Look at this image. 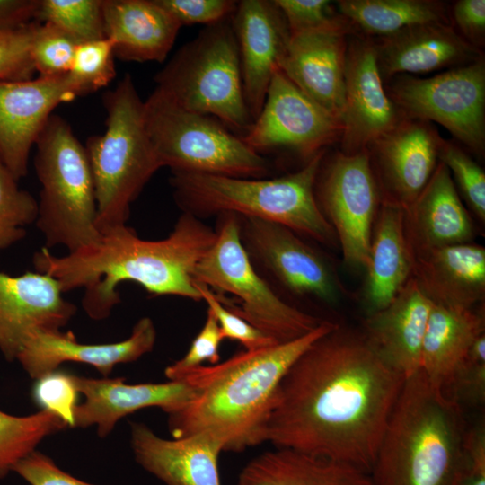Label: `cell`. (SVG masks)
Here are the masks:
<instances>
[{
	"label": "cell",
	"mask_w": 485,
	"mask_h": 485,
	"mask_svg": "<svg viewBox=\"0 0 485 485\" xmlns=\"http://www.w3.org/2000/svg\"><path fill=\"white\" fill-rule=\"evenodd\" d=\"M32 22L19 29L0 32V81L31 79L35 71L31 44L39 25Z\"/></svg>",
	"instance_id": "41"
},
{
	"label": "cell",
	"mask_w": 485,
	"mask_h": 485,
	"mask_svg": "<svg viewBox=\"0 0 485 485\" xmlns=\"http://www.w3.org/2000/svg\"><path fill=\"white\" fill-rule=\"evenodd\" d=\"M468 427L463 408L419 369L405 379L380 442L374 485H456Z\"/></svg>",
	"instance_id": "4"
},
{
	"label": "cell",
	"mask_w": 485,
	"mask_h": 485,
	"mask_svg": "<svg viewBox=\"0 0 485 485\" xmlns=\"http://www.w3.org/2000/svg\"><path fill=\"white\" fill-rule=\"evenodd\" d=\"M337 5L350 25L378 38L419 23H449L445 4L436 0H340Z\"/></svg>",
	"instance_id": "32"
},
{
	"label": "cell",
	"mask_w": 485,
	"mask_h": 485,
	"mask_svg": "<svg viewBox=\"0 0 485 485\" xmlns=\"http://www.w3.org/2000/svg\"><path fill=\"white\" fill-rule=\"evenodd\" d=\"M78 43L50 23H39L31 44V59L40 76H58L69 72Z\"/></svg>",
	"instance_id": "39"
},
{
	"label": "cell",
	"mask_w": 485,
	"mask_h": 485,
	"mask_svg": "<svg viewBox=\"0 0 485 485\" xmlns=\"http://www.w3.org/2000/svg\"><path fill=\"white\" fill-rule=\"evenodd\" d=\"M53 277L27 271L12 276L0 271V351L16 360L35 332L61 331L76 313Z\"/></svg>",
	"instance_id": "19"
},
{
	"label": "cell",
	"mask_w": 485,
	"mask_h": 485,
	"mask_svg": "<svg viewBox=\"0 0 485 485\" xmlns=\"http://www.w3.org/2000/svg\"><path fill=\"white\" fill-rule=\"evenodd\" d=\"M443 138L430 122L404 118L367 148L382 202L407 208L438 162Z\"/></svg>",
	"instance_id": "17"
},
{
	"label": "cell",
	"mask_w": 485,
	"mask_h": 485,
	"mask_svg": "<svg viewBox=\"0 0 485 485\" xmlns=\"http://www.w3.org/2000/svg\"><path fill=\"white\" fill-rule=\"evenodd\" d=\"M387 91L404 118L435 122L473 153L485 146L483 57L430 77L396 75Z\"/></svg>",
	"instance_id": "11"
},
{
	"label": "cell",
	"mask_w": 485,
	"mask_h": 485,
	"mask_svg": "<svg viewBox=\"0 0 485 485\" xmlns=\"http://www.w3.org/2000/svg\"><path fill=\"white\" fill-rule=\"evenodd\" d=\"M315 197L336 234L345 263L365 269L382 203L368 150L353 154L340 151L324 167L322 163Z\"/></svg>",
	"instance_id": "12"
},
{
	"label": "cell",
	"mask_w": 485,
	"mask_h": 485,
	"mask_svg": "<svg viewBox=\"0 0 485 485\" xmlns=\"http://www.w3.org/2000/svg\"><path fill=\"white\" fill-rule=\"evenodd\" d=\"M155 340L156 329L149 317L139 319L128 338L113 343H80L71 331H40L29 338L16 360L34 380L65 362L90 365L108 377L116 365L135 361L152 351Z\"/></svg>",
	"instance_id": "21"
},
{
	"label": "cell",
	"mask_w": 485,
	"mask_h": 485,
	"mask_svg": "<svg viewBox=\"0 0 485 485\" xmlns=\"http://www.w3.org/2000/svg\"><path fill=\"white\" fill-rule=\"evenodd\" d=\"M324 154L325 150L300 170L273 179L172 172L170 183L177 205L198 218L233 213L278 224L300 236L337 246L336 234L315 197Z\"/></svg>",
	"instance_id": "5"
},
{
	"label": "cell",
	"mask_w": 485,
	"mask_h": 485,
	"mask_svg": "<svg viewBox=\"0 0 485 485\" xmlns=\"http://www.w3.org/2000/svg\"><path fill=\"white\" fill-rule=\"evenodd\" d=\"M452 13L457 31L479 48L485 35V1L458 0L454 4Z\"/></svg>",
	"instance_id": "48"
},
{
	"label": "cell",
	"mask_w": 485,
	"mask_h": 485,
	"mask_svg": "<svg viewBox=\"0 0 485 485\" xmlns=\"http://www.w3.org/2000/svg\"><path fill=\"white\" fill-rule=\"evenodd\" d=\"M79 96L68 74L0 81V163L17 181L54 109Z\"/></svg>",
	"instance_id": "15"
},
{
	"label": "cell",
	"mask_w": 485,
	"mask_h": 485,
	"mask_svg": "<svg viewBox=\"0 0 485 485\" xmlns=\"http://www.w3.org/2000/svg\"><path fill=\"white\" fill-rule=\"evenodd\" d=\"M403 214L404 231L414 257L436 248L473 242L472 218L441 162Z\"/></svg>",
	"instance_id": "24"
},
{
	"label": "cell",
	"mask_w": 485,
	"mask_h": 485,
	"mask_svg": "<svg viewBox=\"0 0 485 485\" xmlns=\"http://www.w3.org/2000/svg\"><path fill=\"white\" fill-rule=\"evenodd\" d=\"M102 101L106 129L84 146L101 234L127 225L131 204L161 168L146 128L144 101L131 75L126 74Z\"/></svg>",
	"instance_id": "6"
},
{
	"label": "cell",
	"mask_w": 485,
	"mask_h": 485,
	"mask_svg": "<svg viewBox=\"0 0 485 485\" xmlns=\"http://www.w3.org/2000/svg\"><path fill=\"white\" fill-rule=\"evenodd\" d=\"M231 22L238 45L243 96L254 120L264 105L290 32L274 0L237 2Z\"/></svg>",
	"instance_id": "20"
},
{
	"label": "cell",
	"mask_w": 485,
	"mask_h": 485,
	"mask_svg": "<svg viewBox=\"0 0 485 485\" xmlns=\"http://www.w3.org/2000/svg\"><path fill=\"white\" fill-rule=\"evenodd\" d=\"M456 485H485V424L468 428L463 466Z\"/></svg>",
	"instance_id": "47"
},
{
	"label": "cell",
	"mask_w": 485,
	"mask_h": 485,
	"mask_svg": "<svg viewBox=\"0 0 485 485\" xmlns=\"http://www.w3.org/2000/svg\"><path fill=\"white\" fill-rule=\"evenodd\" d=\"M74 375L56 369L36 379L31 392L39 407L53 412L71 428L80 393Z\"/></svg>",
	"instance_id": "40"
},
{
	"label": "cell",
	"mask_w": 485,
	"mask_h": 485,
	"mask_svg": "<svg viewBox=\"0 0 485 485\" xmlns=\"http://www.w3.org/2000/svg\"><path fill=\"white\" fill-rule=\"evenodd\" d=\"M155 89L180 107L244 134L253 122L242 89L231 17L207 25L155 75Z\"/></svg>",
	"instance_id": "8"
},
{
	"label": "cell",
	"mask_w": 485,
	"mask_h": 485,
	"mask_svg": "<svg viewBox=\"0 0 485 485\" xmlns=\"http://www.w3.org/2000/svg\"><path fill=\"white\" fill-rule=\"evenodd\" d=\"M236 485H374L370 473L354 465L287 448L255 457Z\"/></svg>",
	"instance_id": "31"
},
{
	"label": "cell",
	"mask_w": 485,
	"mask_h": 485,
	"mask_svg": "<svg viewBox=\"0 0 485 485\" xmlns=\"http://www.w3.org/2000/svg\"><path fill=\"white\" fill-rule=\"evenodd\" d=\"M224 340L215 316L207 310L205 323L193 340L187 353L166 367L169 381L180 380L188 371L202 366L204 362L216 364L220 358L219 346Z\"/></svg>",
	"instance_id": "43"
},
{
	"label": "cell",
	"mask_w": 485,
	"mask_h": 485,
	"mask_svg": "<svg viewBox=\"0 0 485 485\" xmlns=\"http://www.w3.org/2000/svg\"><path fill=\"white\" fill-rule=\"evenodd\" d=\"M201 300L215 316L224 339L238 341L244 350H256L278 344L259 329L225 307L215 294L205 285L194 283Z\"/></svg>",
	"instance_id": "42"
},
{
	"label": "cell",
	"mask_w": 485,
	"mask_h": 485,
	"mask_svg": "<svg viewBox=\"0 0 485 485\" xmlns=\"http://www.w3.org/2000/svg\"><path fill=\"white\" fill-rule=\"evenodd\" d=\"M335 322L323 321L310 333L256 350L238 352L214 366H200L180 379L195 398L168 414L173 438L207 434L223 451L242 452L264 442L266 425L283 376L295 359Z\"/></svg>",
	"instance_id": "3"
},
{
	"label": "cell",
	"mask_w": 485,
	"mask_h": 485,
	"mask_svg": "<svg viewBox=\"0 0 485 485\" xmlns=\"http://www.w3.org/2000/svg\"><path fill=\"white\" fill-rule=\"evenodd\" d=\"M438 159L449 170L457 191H460L472 213L484 223L485 173L483 169L463 149L445 139L440 146Z\"/></svg>",
	"instance_id": "37"
},
{
	"label": "cell",
	"mask_w": 485,
	"mask_h": 485,
	"mask_svg": "<svg viewBox=\"0 0 485 485\" xmlns=\"http://www.w3.org/2000/svg\"><path fill=\"white\" fill-rule=\"evenodd\" d=\"M34 165L41 185L36 225L45 247L62 245L75 252L101 237L96 226V199L85 147L69 123L52 114L39 136Z\"/></svg>",
	"instance_id": "7"
},
{
	"label": "cell",
	"mask_w": 485,
	"mask_h": 485,
	"mask_svg": "<svg viewBox=\"0 0 485 485\" xmlns=\"http://www.w3.org/2000/svg\"><path fill=\"white\" fill-rule=\"evenodd\" d=\"M38 201L21 189L0 163V253L26 236L25 227L36 222Z\"/></svg>",
	"instance_id": "35"
},
{
	"label": "cell",
	"mask_w": 485,
	"mask_h": 485,
	"mask_svg": "<svg viewBox=\"0 0 485 485\" xmlns=\"http://www.w3.org/2000/svg\"><path fill=\"white\" fill-rule=\"evenodd\" d=\"M404 116L387 93L374 40L353 37L348 41L341 152L367 149L392 130Z\"/></svg>",
	"instance_id": "16"
},
{
	"label": "cell",
	"mask_w": 485,
	"mask_h": 485,
	"mask_svg": "<svg viewBox=\"0 0 485 485\" xmlns=\"http://www.w3.org/2000/svg\"><path fill=\"white\" fill-rule=\"evenodd\" d=\"M13 472L31 485H95L64 472L51 458L36 450L20 461Z\"/></svg>",
	"instance_id": "46"
},
{
	"label": "cell",
	"mask_w": 485,
	"mask_h": 485,
	"mask_svg": "<svg viewBox=\"0 0 485 485\" xmlns=\"http://www.w3.org/2000/svg\"><path fill=\"white\" fill-rule=\"evenodd\" d=\"M350 23L340 14L322 27L290 34L278 68L304 93L341 121Z\"/></svg>",
	"instance_id": "18"
},
{
	"label": "cell",
	"mask_w": 485,
	"mask_h": 485,
	"mask_svg": "<svg viewBox=\"0 0 485 485\" xmlns=\"http://www.w3.org/2000/svg\"><path fill=\"white\" fill-rule=\"evenodd\" d=\"M146 128L161 167L172 172L264 178L268 161L217 119L189 111L154 88L144 101Z\"/></svg>",
	"instance_id": "10"
},
{
	"label": "cell",
	"mask_w": 485,
	"mask_h": 485,
	"mask_svg": "<svg viewBox=\"0 0 485 485\" xmlns=\"http://www.w3.org/2000/svg\"><path fill=\"white\" fill-rule=\"evenodd\" d=\"M443 392L462 408L485 401V333L472 344Z\"/></svg>",
	"instance_id": "38"
},
{
	"label": "cell",
	"mask_w": 485,
	"mask_h": 485,
	"mask_svg": "<svg viewBox=\"0 0 485 485\" xmlns=\"http://www.w3.org/2000/svg\"><path fill=\"white\" fill-rule=\"evenodd\" d=\"M36 22L53 24L78 44L105 38L103 0H40Z\"/></svg>",
	"instance_id": "34"
},
{
	"label": "cell",
	"mask_w": 485,
	"mask_h": 485,
	"mask_svg": "<svg viewBox=\"0 0 485 485\" xmlns=\"http://www.w3.org/2000/svg\"><path fill=\"white\" fill-rule=\"evenodd\" d=\"M40 0H0V32L36 21Z\"/></svg>",
	"instance_id": "49"
},
{
	"label": "cell",
	"mask_w": 485,
	"mask_h": 485,
	"mask_svg": "<svg viewBox=\"0 0 485 485\" xmlns=\"http://www.w3.org/2000/svg\"><path fill=\"white\" fill-rule=\"evenodd\" d=\"M342 123L304 93L278 68L264 105L240 136L256 152L290 149L307 161L340 139Z\"/></svg>",
	"instance_id": "14"
},
{
	"label": "cell",
	"mask_w": 485,
	"mask_h": 485,
	"mask_svg": "<svg viewBox=\"0 0 485 485\" xmlns=\"http://www.w3.org/2000/svg\"><path fill=\"white\" fill-rule=\"evenodd\" d=\"M104 34L115 57L163 62L181 26L156 0H103Z\"/></svg>",
	"instance_id": "28"
},
{
	"label": "cell",
	"mask_w": 485,
	"mask_h": 485,
	"mask_svg": "<svg viewBox=\"0 0 485 485\" xmlns=\"http://www.w3.org/2000/svg\"><path fill=\"white\" fill-rule=\"evenodd\" d=\"M216 240V231L183 212L162 240H144L128 225L101 234L94 244L64 256L43 247L32 256L35 270L56 278L63 292L84 287L82 306L96 321L120 302L118 286L132 281L152 296L200 301L192 272Z\"/></svg>",
	"instance_id": "2"
},
{
	"label": "cell",
	"mask_w": 485,
	"mask_h": 485,
	"mask_svg": "<svg viewBox=\"0 0 485 485\" xmlns=\"http://www.w3.org/2000/svg\"><path fill=\"white\" fill-rule=\"evenodd\" d=\"M274 3L282 13L290 34L322 27L340 16L328 0H274Z\"/></svg>",
	"instance_id": "45"
},
{
	"label": "cell",
	"mask_w": 485,
	"mask_h": 485,
	"mask_svg": "<svg viewBox=\"0 0 485 485\" xmlns=\"http://www.w3.org/2000/svg\"><path fill=\"white\" fill-rule=\"evenodd\" d=\"M114 58V44L108 38L76 46L67 74L80 96L106 87L115 78Z\"/></svg>",
	"instance_id": "36"
},
{
	"label": "cell",
	"mask_w": 485,
	"mask_h": 485,
	"mask_svg": "<svg viewBox=\"0 0 485 485\" xmlns=\"http://www.w3.org/2000/svg\"><path fill=\"white\" fill-rule=\"evenodd\" d=\"M483 333V307L454 308L432 303L422 342L420 370L443 391L473 341Z\"/></svg>",
	"instance_id": "30"
},
{
	"label": "cell",
	"mask_w": 485,
	"mask_h": 485,
	"mask_svg": "<svg viewBox=\"0 0 485 485\" xmlns=\"http://www.w3.org/2000/svg\"><path fill=\"white\" fill-rule=\"evenodd\" d=\"M216 240L196 265L193 283L207 286L231 312L277 343L301 338L322 320L287 303L258 273L240 239L239 217L217 215Z\"/></svg>",
	"instance_id": "9"
},
{
	"label": "cell",
	"mask_w": 485,
	"mask_h": 485,
	"mask_svg": "<svg viewBox=\"0 0 485 485\" xmlns=\"http://www.w3.org/2000/svg\"><path fill=\"white\" fill-rule=\"evenodd\" d=\"M238 216V215H237ZM239 217L241 242L255 269L274 289L326 304H337L344 288L327 259L289 228Z\"/></svg>",
	"instance_id": "13"
},
{
	"label": "cell",
	"mask_w": 485,
	"mask_h": 485,
	"mask_svg": "<svg viewBox=\"0 0 485 485\" xmlns=\"http://www.w3.org/2000/svg\"><path fill=\"white\" fill-rule=\"evenodd\" d=\"M432 307L411 277L384 309L366 315L361 330L375 350L405 378L420 369L423 338Z\"/></svg>",
	"instance_id": "26"
},
{
	"label": "cell",
	"mask_w": 485,
	"mask_h": 485,
	"mask_svg": "<svg viewBox=\"0 0 485 485\" xmlns=\"http://www.w3.org/2000/svg\"><path fill=\"white\" fill-rule=\"evenodd\" d=\"M375 43L381 75L385 80L450 69L482 57L480 48L446 22L412 25Z\"/></svg>",
	"instance_id": "23"
},
{
	"label": "cell",
	"mask_w": 485,
	"mask_h": 485,
	"mask_svg": "<svg viewBox=\"0 0 485 485\" xmlns=\"http://www.w3.org/2000/svg\"><path fill=\"white\" fill-rule=\"evenodd\" d=\"M405 379L361 330L336 323L283 376L264 442L370 473Z\"/></svg>",
	"instance_id": "1"
},
{
	"label": "cell",
	"mask_w": 485,
	"mask_h": 485,
	"mask_svg": "<svg viewBox=\"0 0 485 485\" xmlns=\"http://www.w3.org/2000/svg\"><path fill=\"white\" fill-rule=\"evenodd\" d=\"M136 461L166 485H221L217 459L223 446L207 434L164 439L144 423L131 422Z\"/></svg>",
	"instance_id": "25"
},
{
	"label": "cell",
	"mask_w": 485,
	"mask_h": 485,
	"mask_svg": "<svg viewBox=\"0 0 485 485\" xmlns=\"http://www.w3.org/2000/svg\"><path fill=\"white\" fill-rule=\"evenodd\" d=\"M66 427L61 418L45 410L28 416L0 410V479L34 452L42 439Z\"/></svg>",
	"instance_id": "33"
},
{
	"label": "cell",
	"mask_w": 485,
	"mask_h": 485,
	"mask_svg": "<svg viewBox=\"0 0 485 485\" xmlns=\"http://www.w3.org/2000/svg\"><path fill=\"white\" fill-rule=\"evenodd\" d=\"M403 209L381 203L365 267L366 315L386 307L412 276L414 256L403 224Z\"/></svg>",
	"instance_id": "29"
},
{
	"label": "cell",
	"mask_w": 485,
	"mask_h": 485,
	"mask_svg": "<svg viewBox=\"0 0 485 485\" xmlns=\"http://www.w3.org/2000/svg\"><path fill=\"white\" fill-rule=\"evenodd\" d=\"M411 277L435 304L475 307L485 296V249L469 242L429 250L414 257Z\"/></svg>",
	"instance_id": "27"
},
{
	"label": "cell",
	"mask_w": 485,
	"mask_h": 485,
	"mask_svg": "<svg viewBox=\"0 0 485 485\" xmlns=\"http://www.w3.org/2000/svg\"><path fill=\"white\" fill-rule=\"evenodd\" d=\"M182 27L202 23L214 24L234 13L237 1L234 0H156Z\"/></svg>",
	"instance_id": "44"
},
{
	"label": "cell",
	"mask_w": 485,
	"mask_h": 485,
	"mask_svg": "<svg viewBox=\"0 0 485 485\" xmlns=\"http://www.w3.org/2000/svg\"><path fill=\"white\" fill-rule=\"evenodd\" d=\"M84 401L74 413L73 428L95 425L101 438L109 435L123 417L147 407H159L167 414L185 407L197 393L183 380L162 384H128L123 378L94 379L74 375Z\"/></svg>",
	"instance_id": "22"
}]
</instances>
